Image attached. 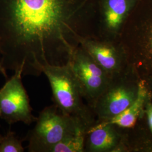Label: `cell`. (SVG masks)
<instances>
[{
  "label": "cell",
  "instance_id": "cell-16",
  "mask_svg": "<svg viewBox=\"0 0 152 152\" xmlns=\"http://www.w3.org/2000/svg\"><path fill=\"white\" fill-rule=\"evenodd\" d=\"M0 67L4 69V68L2 67V64H1V55H0Z\"/></svg>",
  "mask_w": 152,
  "mask_h": 152
},
{
  "label": "cell",
  "instance_id": "cell-11",
  "mask_svg": "<svg viewBox=\"0 0 152 152\" xmlns=\"http://www.w3.org/2000/svg\"><path fill=\"white\" fill-rule=\"evenodd\" d=\"M147 98L146 87L143 83H140L138 85L136 99L133 103L120 114L110 120L105 121L111 124L124 128L134 127L139 114L141 113Z\"/></svg>",
  "mask_w": 152,
  "mask_h": 152
},
{
  "label": "cell",
  "instance_id": "cell-3",
  "mask_svg": "<svg viewBox=\"0 0 152 152\" xmlns=\"http://www.w3.org/2000/svg\"><path fill=\"white\" fill-rule=\"evenodd\" d=\"M42 73L49 80L53 100L60 111L82 120L88 125L92 124V117L82 102L81 88L69 61L63 65H45Z\"/></svg>",
  "mask_w": 152,
  "mask_h": 152
},
{
  "label": "cell",
  "instance_id": "cell-6",
  "mask_svg": "<svg viewBox=\"0 0 152 152\" xmlns=\"http://www.w3.org/2000/svg\"><path fill=\"white\" fill-rule=\"evenodd\" d=\"M139 0H97V38L117 41Z\"/></svg>",
  "mask_w": 152,
  "mask_h": 152
},
{
  "label": "cell",
  "instance_id": "cell-15",
  "mask_svg": "<svg viewBox=\"0 0 152 152\" xmlns=\"http://www.w3.org/2000/svg\"><path fill=\"white\" fill-rule=\"evenodd\" d=\"M0 75L2 76H4L5 78H7V72L3 68L0 67Z\"/></svg>",
  "mask_w": 152,
  "mask_h": 152
},
{
  "label": "cell",
  "instance_id": "cell-9",
  "mask_svg": "<svg viewBox=\"0 0 152 152\" xmlns=\"http://www.w3.org/2000/svg\"><path fill=\"white\" fill-rule=\"evenodd\" d=\"M80 44L110 77L119 69L124 49L116 41L86 37L80 39Z\"/></svg>",
  "mask_w": 152,
  "mask_h": 152
},
{
  "label": "cell",
  "instance_id": "cell-8",
  "mask_svg": "<svg viewBox=\"0 0 152 152\" xmlns=\"http://www.w3.org/2000/svg\"><path fill=\"white\" fill-rule=\"evenodd\" d=\"M138 86L111 81L92 106L99 120H108L120 114L135 100Z\"/></svg>",
  "mask_w": 152,
  "mask_h": 152
},
{
  "label": "cell",
  "instance_id": "cell-7",
  "mask_svg": "<svg viewBox=\"0 0 152 152\" xmlns=\"http://www.w3.org/2000/svg\"><path fill=\"white\" fill-rule=\"evenodd\" d=\"M122 34L130 36L140 53L152 56V0H139Z\"/></svg>",
  "mask_w": 152,
  "mask_h": 152
},
{
  "label": "cell",
  "instance_id": "cell-13",
  "mask_svg": "<svg viewBox=\"0 0 152 152\" xmlns=\"http://www.w3.org/2000/svg\"><path fill=\"white\" fill-rule=\"evenodd\" d=\"M24 148L22 141L19 139L15 133L9 131L4 136L0 137V152H23Z\"/></svg>",
  "mask_w": 152,
  "mask_h": 152
},
{
  "label": "cell",
  "instance_id": "cell-5",
  "mask_svg": "<svg viewBox=\"0 0 152 152\" xmlns=\"http://www.w3.org/2000/svg\"><path fill=\"white\" fill-rule=\"evenodd\" d=\"M22 76L20 72H15L0 89V119L9 125L20 122L30 125L37 120L32 114Z\"/></svg>",
  "mask_w": 152,
  "mask_h": 152
},
{
  "label": "cell",
  "instance_id": "cell-2",
  "mask_svg": "<svg viewBox=\"0 0 152 152\" xmlns=\"http://www.w3.org/2000/svg\"><path fill=\"white\" fill-rule=\"evenodd\" d=\"M35 122L26 137L29 152H49L51 147L66 136L90 126L82 120L63 114L54 104L42 109Z\"/></svg>",
  "mask_w": 152,
  "mask_h": 152
},
{
  "label": "cell",
  "instance_id": "cell-1",
  "mask_svg": "<svg viewBox=\"0 0 152 152\" xmlns=\"http://www.w3.org/2000/svg\"><path fill=\"white\" fill-rule=\"evenodd\" d=\"M97 0H0L1 63L40 76L66 64L81 38H96Z\"/></svg>",
  "mask_w": 152,
  "mask_h": 152
},
{
  "label": "cell",
  "instance_id": "cell-14",
  "mask_svg": "<svg viewBox=\"0 0 152 152\" xmlns=\"http://www.w3.org/2000/svg\"><path fill=\"white\" fill-rule=\"evenodd\" d=\"M146 112L149 126L152 132V104L149 103L147 104Z\"/></svg>",
  "mask_w": 152,
  "mask_h": 152
},
{
  "label": "cell",
  "instance_id": "cell-17",
  "mask_svg": "<svg viewBox=\"0 0 152 152\" xmlns=\"http://www.w3.org/2000/svg\"><path fill=\"white\" fill-rule=\"evenodd\" d=\"M1 135H0V137H1Z\"/></svg>",
  "mask_w": 152,
  "mask_h": 152
},
{
  "label": "cell",
  "instance_id": "cell-12",
  "mask_svg": "<svg viewBox=\"0 0 152 152\" xmlns=\"http://www.w3.org/2000/svg\"><path fill=\"white\" fill-rule=\"evenodd\" d=\"M87 127H83L76 132L56 144L51 148L49 152H85L86 131Z\"/></svg>",
  "mask_w": 152,
  "mask_h": 152
},
{
  "label": "cell",
  "instance_id": "cell-4",
  "mask_svg": "<svg viewBox=\"0 0 152 152\" xmlns=\"http://www.w3.org/2000/svg\"><path fill=\"white\" fill-rule=\"evenodd\" d=\"M71 68L81 88L83 98L91 106L108 86L111 77L80 45L69 61Z\"/></svg>",
  "mask_w": 152,
  "mask_h": 152
},
{
  "label": "cell",
  "instance_id": "cell-10",
  "mask_svg": "<svg viewBox=\"0 0 152 152\" xmlns=\"http://www.w3.org/2000/svg\"><path fill=\"white\" fill-rule=\"evenodd\" d=\"M115 125L105 120L90 125L86 131L85 151L110 152L114 150L119 142V135Z\"/></svg>",
  "mask_w": 152,
  "mask_h": 152
}]
</instances>
